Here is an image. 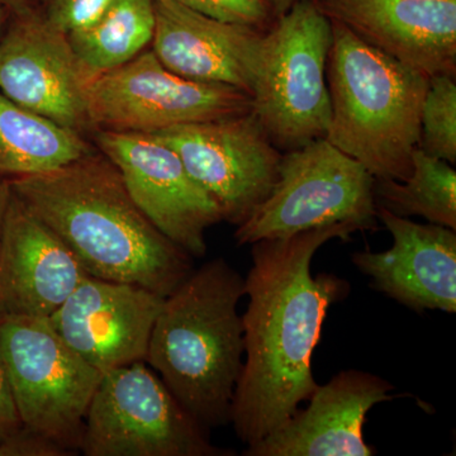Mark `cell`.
Here are the masks:
<instances>
[{
	"label": "cell",
	"instance_id": "cell-1",
	"mask_svg": "<svg viewBox=\"0 0 456 456\" xmlns=\"http://www.w3.org/2000/svg\"><path fill=\"white\" fill-rule=\"evenodd\" d=\"M358 231L332 224L253 244L245 279L244 367L231 407V424L246 445L281 428L317 388L312 355L330 305L349 288L334 275L314 277L311 263L327 241Z\"/></svg>",
	"mask_w": 456,
	"mask_h": 456
},
{
	"label": "cell",
	"instance_id": "cell-2",
	"mask_svg": "<svg viewBox=\"0 0 456 456\" xmlns=\"http://www.w3.org/2000/svg\"><path fill=\"white\" fill-rule=\"evenodd\" d=\"M9 180L13 193L65 242L90 277L167 297L193 272L191 255L149 221L101 151L49 173Z\"/></svg>",
	"mask_w": 456,
	"mask_h": 456
},
{
	"label": "cell",
	"instance_id": "cell-3",
	"mask_svg": "<svg viewBox=\"0 0 456 456\" xmlns=\"http://www.w3.org/2000/svg\"><path fill=\"white\" fill-rule=\"evenodd\" d=\"M245 279L224 259L193 270L165 297L146 362L204 430L230 424L244 367Z\"/></svg>",
	"mask_w": 456,
	"mask_h": 456
},
{
	"label": "cell",
	"instance_id": "cell-4",
	"mask_svg": "<svg viewBox=\"0 0 456 456\" xmlns=\"http://www.w3.org/2000/svg\"><path fill=\"white\" fill-rule=\"evenodd\" d=\"M326 79L331 121L325 139L374 179L403 182L421 139V110L430 77L369 46L331 20Z\"/></svg>",
	"mask_w": 456,
	"mask_h": 456
},
{
	"label": "cell",
	"instance_id": "cell-5",
	"mask_svg": "<svg viewBox=\"0 0 456 456\" xmlns=\"http://www.w3.org/2000/svg\"><path fill=\"white\" fill-rule=\"evenodd\" d=\"M332 25L314 0H297L264 36L253 112L279 150L325 139L331 121L326 66Z\"/></svg>",
	"mask_w": 456,
	"mask_h": 456
},
{
	"label": "cell",
	"instance_id": "cell-6",
	"mask_svg": "<svg viewBox=\"0 0 456 456\" xmlns=\"http://www.w3.org/2000/svg\"><path fill=\"white\" fill-rule=\"evenodd\" d=\"M374 176L326 139L281 155L274 187L241 224L237 245L285 239L346 224L371 230L377 220Z\"/></svg>",
	"mask_w": 456,
	"mask_h": 456
},
{
	"label": "cell",
	"instance_id": "cell-7",
	"mask_svg": "<svg viewBox=\"0 0 456 456\" xmlns=\"http://www.w3.org/2000/svg\"><path fill=\"white\" fill-rule=\"evenodd\" d=\"M0 358L20 425L79 452L103 373L57 334L49 318L0 316Z\"/></svg>",
	"mask_w": 456,
	"mask_h": 456
},
{
	"label": "cell",
	"instance_id": "cell-8",
	"mask_svg": "<svg viewBox=\"0 0 456 456\" xmlns=\"http://www.w3.org/2000/svg\"><path fill=\"white\" fill-rule=\"evenodd\" d=\"M79 452L86 456H230L194 421L161 378L137 362L102 377Z\"/></svg>",
	"mask_w": 456,
	"mask_h": 456
},
{
	"label": "cell",
	"instance_id": "cell-9",
	"mask_svg": "<svg viewBox=\"0 0 456 456\" xmlns=\"http://www.w3.org/2000/svg\"><path fill=\"white\" fill-rule=\"evenodd\" d=\"M86 110L99 130L156 134L250 112L253 99L235 86L180 77L151 50L90 80Z\"/></svg>",
	"mask_w": 456,
	"mask_h": 456
},
{
	"label": "cell",
	"instance_id": "cell-10",
	"mask_svg": "<svg viewBox=\"0 0 456 456\" xmlns=\"http://www.w3.org/2000/svg\"><path fill=\"white\" fill-rule=\"evenodd\" d=\"M189 175L218 204L224 221L241 224L274 187L281 154L253 110L156 132Z\"/></svg>",
	"mask_w": 456,
	"mask_h": 456
},
{
	"label": "cell",
	"instance_id": "cell-11",
	"mask_svg": "<svg viewBox=\"0 0 456 456\" xmlns=\"http://www.w3.org/2000/svg\"><path fill=\"white\" fill-rule=\"evenodd\" d=\"M95 140L149 221L191 257L204 256L207 230L224 217L178 154L151 134L101 130Z\"/></svg>",
	"mask_w": 456,
	"mask_h": 456
},
{
	"label": "cell",
	"instance_id": "cell-12",
	"mask_svg": "<svg viewBox=\"0 0 456 456\" xmlns=\"http://www.w3.org/2000/svg\"><path fill=\"white\" fill-rule=\"evenodd\" d=\"M12 13L13 20L0 36V93L65 127L92 128L89 79L68 36L29 5Z\"/></svg>",
	"mask_w": 456,
	"mask_h": 456
},
{
	"label": "cell",
	"instance_id": "cell-13",
	"mask_svg": "<svg viewBox=\"0 0 456 456\" xmlns=\"http://www.w3.org/2000/svg\"><path fill=\"white\" fill-rule=\"evenodd\" d=\"M164 299L140 285L89 277L49 320L80 358L104 374L146 362Z\"/></svg>",
	"mask_w": 456,
	"mask_h": 456
},
{
	"label": "cell",
	"instance_id": "cell-14",
	"mask_svg": "<svg viewBox=\"0 0 456 456\" xmlns=\"http://www.w3.org/2000/svg\"><path fill=\"white\" fill-rule=\"evenodd\" d=\"M330 20L425 77L456 74V0H314Z\"/></svg>",
	"mask_w": 456,
	"mask_h": 456
},
{
	"label": "cell",
	"instance_id": "cell-15",
	"mask_svg": "<svg viewBox=\"0 0 456 456\" xmlns=\"http://www.w3.org/2000/svg\"><path fill=\"white\" fill-rule=\"evenodd\" d=\"M89 277L65 242L12 191L0 240V316L50 318Z\"/></svg>",
	"mask_w": 456,
	"mask_h": 456
},
{
	"label": "cell",
	"instance_id": "cell-16",
	"mask_svg": "<svg viewBox=\"0 0 456 456\" xmlns=\"http://www.w3.org/2000/svg\"><path fill=\"white\" fill-rule=\"evenodd\" d=\"M154 5L152 51L165 68L253 94L266 31L216 20L173 0H154Z\"/></svg>",
	"mask_w": 456,
	"mask_h": 456
},
{
	"label": "cell",
	"instance_id": "cell-17",
	"mask_svg": "<svg viewBox=\"0 0 456 456\" xmlns=\"http://www.w3.org/2000/svg\"><path fill=\"white\" fill-rule=\"evenodd\" d=\"M393 386L378 375L344 370L317 386L305 410L246 448V456H371L362 426L375 404L392 401Z\"/></svg>",
	"mask_w": 456,
	"mask_h": 456
},
{
	"label": "cell",
	"instance_id": "cell-18",
	"mask_svg": "<svg viewBox=\"0 0 456 456\" xmlns=\"http://www.w3.org/2000/svg\"><path fill=\"white\" fill-rule=\"evenodd\" d=\"M377 217L391 232L392 248L383 253L354 254L356 268L373 279L378 290L411 310L455 314V230L417 224L379 206Z\"/></svg>",
	"mask_w": 456,
	"mask_h": 456
},
{
	"label": "cell",
	"instance_id": "cell-19",
	"mask_svg": "<svg viewBox=\"0 0 456 456\" xmlns=\"http://www.w3.org/2000/svg\"><path fill=\"white\" fill-rule=\"evenodd\" d=\"M93 149L82 132L14 103L0 93V175H38L60 169Z\"/></svg>",
	"mask_w": 456,
	"mask_h": 456
},
{
	"label": "cell",
	"instance_id": "cell-20",
	"mask_svg": "<svg viewBox=\"0 0 456 456\" xmlns=\"http://www.w3.org/2000/svg\"><path fill=\"white\" fill-rule=\"evenodd\" d=\"M154 32V0H113L93 25L68 38L90 82L139 56Z\"/></svg>",
	"mask_w": 456,
	"mask_h": 456
},
{
	"label": "cell",
	"instance_id": "cell-21",
	"mask_svg": "<svg viewBox=\"0 0 456 456\" xmlns=\"http://www.w3.org/2000/svg\"><path fill=\"white\" fill-rule=\"evenodd\" d=\"M377 206L399 217L419 216L430 224L456 230V171L448 161L421 147L412 154V171L403 182L375 179Z\"/></svg>",
	"mask_w": 456,
	"mask_h": 456
},
{
	"label": "cell",
	"instance_id": "cell-22",
	"mask_svg": "<svg viewBox=\"0 0 456 456\" xmlns=\"http://www.w3.org/2000/svg\"><path fill=\"white\" fill-rule=\"evenodd\" d=\"M419 147L428 155L456 163L455 77L437 75L428 80L421 110Z\"/></svg>",
	"mask_w": 456,
	"mask_h": 456
},
{
	"label": "cell",
	"instance_id": "cell-23",
	"mask_svg": "<svg viewBox=\"0 0 456 456\" xmlns=\"http://www.w3.org/2000/svg\"><path fill=\"white\" fill-rule=\"evenodd\" d=\"M224 22L240 23L268 31L277 20L266 0H173Z\"/></svg>",
	"mask_w": 456,
	"mask_h": 456
},
{
	"label": "cell",
	"instance_id": "cell-24",
	"mask_svg": "<svg viewBox=\"0 0 456 456\" xmlns=\"http://www.w3.org/2000/svg\"><path fill=\"white\" fill-rule=\"evenodd\" d=\"M113 0H45L44 16L69 36L95 22Z\"/></svg>",
	"mask_w": 456,
	"mask_h": 456
},
{
	"label": "cell",
	"instance_id": "cell-25",
	"mask_svg": "<svg viewBox=\"0 0 456 456\" xmlns=\"http://www.w3.org/2000/svg\"><path fill=\"white\" fill-rule=\"evenodd\" d=\"M71 452L56 441L20 426L0 439V455L66 456Z\"/></svg>",
	"mask_w": 456,
	"mask_h": 456
},
{
	"label": "cell",
	"instance_id": "cell-26",
	"mask_svg": "<svg viewBox=\"0 0 456 456\" xmlns=\"http://www.w3.org/2000/svg\"><path fill=\"white\" fill-rule=\"evenodd\" d=\"M20 426L4 364L0 358V439L16 431Z\"/></svg>",
	"mask_w": 456,
	"mask_h": 456
},
{
	"label": "cell",
	"instance_id": "cell-27",
	"mask_svg": "<svg viewBox=\"0 0 456 456\" xmlns=\"http://www.w3.org/2000/svg\"><path fill=\"white\" fill-rule=\"evenodd\" d=\"M11 193V180L0 175V240H2L3 224H4L5 212H7Z\"/></svg>",
	"mask_w": 456,
	"mask_h": 456
},
{
	"label": "cell",
	"instance_id": "cell-28",
	"mask_svg": "<svg viewBox=\"0 0 456 456\" xmlns=\"http://www.w3.org/2000/svg\"><path fill=\"white\" fill-rule=\"evenodd\" d=\"M266 2H268L273 13H274L275 18L278 20L279 17L284 16L292 8L297 0H266Z\"/></svg>",
	"mask_w": 456,
	"mask_h": 456
},
{
	"label": "cell",
	"instance_id": "cell-29",
	"mask_svg": "<svg viewBox=\"0 0 456 456\" xmlns=\"http://www.w3.org/2000/svg\"><path fill=\"white\" fill-rule=\"evenodd\" d=\"M29 0H0V5L9 9L11 12L28 7Z\"/></svg>",
	"mask_w": 456,
	"mask_h": 456
},
{
	"label": "cell",
	"instance_id": "cell-30",
	"mask_svg": "<svg viewBox=\"0 0 456 456\" xmlns=\"http://www.w3.org/2000/svg\"><path fill=\"white\" fill-rule=\"evenodd\" d=\"M9 13H11V11H9V9L2 7V5H0V32H2L3 27H4V23L7 22Z\"/></svg>",
	"mask_w": 456,
	"mask_h": 456
}]
</instances>
